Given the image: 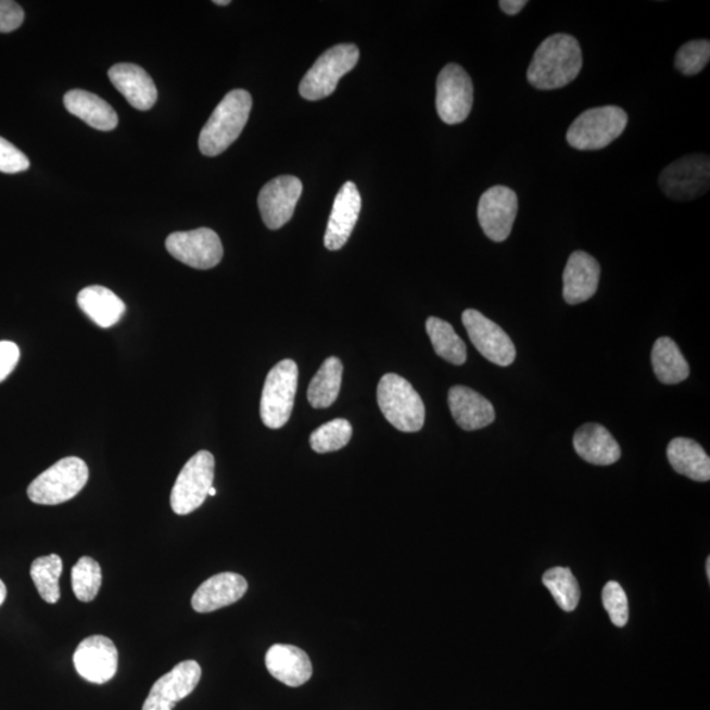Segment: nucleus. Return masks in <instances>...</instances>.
<instances>
[{
    "label": "nucleus",
    "instance_id": "obj_1",
    "mask_svg": "<svg viewBox=\"0 0 710 710\" xmlns=\"http://www.w3.org/2000/svg\"><path fill=\"white\" fill-rule=\"evenodd\" d=\"M582 66L581 43L574 36L557 34L542 41L529 65L527 78L535 89L558 90L574 83Z\"/></svg>",
    "mask_w": 710,
    "mask_h": 710
},
{
    "label": "nucleus",
    "instance_id": "obj_2",
    "mask_svg": "<svg viewBox=\"0 0 710 710\" xmlns=\"http://www.w3.org/2000/svg\"><path fill=\"white\" fill-rule=\"evenodd\" d=\"M252 96L245 90H233L224 97L199 136V149L207 157H216L239 139L252 111Z\"/></svg>",
    "mask_w": 710,
    "mask_h": 710
},
{
    "label": "nucleus",
    "instance_id": "obj_3",
    "mask_svg": "<svg viewBox=\"0 0 710 710\" xmlns=\"http://www.w3.org/2000/svg\"><path fill=\"white\" fill-rule=\"evenodd\" d=\"M378 404L385 420L397 431H421L426 422V406L407 379L396 373H385L378 385Z\"/></svg>",
    "mask_w": 710,
    "mask_h": 710
},
{
    "label": "nucleus",
    "instance_id": "obj_4",
    "mask_svg": "<svg viewBox=\"0 0 710 710\" xmlns=\"http://www.w3.org/2000/svg\"><path fill=\"white\" fill-rule=\"evenodd\" d=\"M627 114L616 105L584 111L567 130L566 139L578 151H600L624 134Z\"/></svg>",
    "mask_w": 710,
    "mask_h": 710
},
{
    "label": "nucleus",
    "instance_id": "obj_5",
    "mask_svg": "<svg viewBox=\"0 0 710 710\" xmlns=\"http://www.w3.org/2000/svg\"><path fill=\"white\" fill-rule=\"evenodd\" d=\"M89 481V467L83 459L67 457L40 473L28 487L30 502L58 506L76 497Z\"/></svg>",
    "mask_w": 710,
    "mask_h": 710
},
{
    "label": "nucleus",
    "instance_id": "obj_6",
    "mask_svg": "<svg viewBox=\"0 0 710 710\" xmlns=\"http://www.w3.org/2000/svg\"><path fill=\"white\" fill-rule=\"evenodd\" d=\"M359 49L354 43H340L317 60L302 79L299 92L305 101H320L332 96L340 79L358 64Z\"/></svg>",
    "mask_w": 710,
    "mask_h": 710
},
{
    "label": "nucleus",
    "instance_id": "obj_7",
    "mask_svg": "<svg viewBox=\"0 0 710 710\" xmlns=\"http://www.w3.org/2000/svg\"><path fill=\"white\" fill-rule=\"evenodd\" d=\"M299 370L292 359H284L267 373L263 397H261V419L270 429H279L289 422L297 390Z\"/></svg>",
    "mask_w": 710,
    "mask_h": 710
},
{
    "label": "nucleus",
    "instance_id": "obj_8",
    "mask_svg": "<svg viewBox=\"0 0 710 710\" xmlns=\"http://www.w3.org/2000/svg\"><path fill=\"white\" fill-rule=\"evenodd\" d=\"M215 458L210 452H199L180 470L174 484L170 504L179 516L190 515L207 499L208 491L214 487Z\"/></svg>",
    "mask_w": 710,
    "mask_h": 710
},
{
    "label": "nucleus",
    "instance_id": "obj_9",
    "mask_svg": "<svg viewBox=\"0 0 710 710\" xmlns=\"http://www.w3.org/2000/svg\"><path fill=\"white\" fill-rule=\"evenodd\" d=\"M660 189L674 201L688 202L709 190L710 160L706 154H688L670 164L659 176Z\"/></svg>",
    "mask_w": 710,
    "mask_h": 710
},
{
    "label": "nucleus",
    "instance_id": "obj_10",
    "mask_svg": "<svg viewBox=\"0 0 710 710\" xmlns=\"http://www.w3.org/2000/svg\"><path fill=\"white\" fill-rule=\"evenodd\" d=\"M473 104L472 80L462 66L448 64L438 78L435 107L442 122L448 126L464 123Z\"/></svg>",
    "mask_w": 710,
    "mask_h": 710
},
{
    "label": "nucleus",
    "instance_id": "obj_11",
    "mask_svg": "<svg viewBox=\"0 0 710 710\" xmlns=\"http://www.w3.org/2000/svg\"><path fill=\"white\" fill-rule=\"evenodd\" d=\"M166 249L174 258L199 270H208L221 263L224 249L220 237L210 228L172 233Z\"/></svg>",
    "mask_w": 710,
    "mask_h": 710
},
{
    "label": "nucleus",
    "instance_id": "obj_12",
    "mask_svg": "<svg viewBox=\"0 0 710 710\" xmlns=\"http://www.w3.org/2000/svg\"><path fill=\"white\" fill-rule=\"evenodd\" d=\"M462 321L473 346L485 359L502 367L514 364L516 359L514 341L496 322L477 309H466Z\"/></svg>",
    "mask_w": 710,
    "mask_h": 710
},
{
    "label": "nucleus",
    "instance_id": "obj_13",
    "mask_svg": "<svg viewBox=\"0 0 710 710\" xmlns=\"http://www.w3.org/2000/svg\"><path fill=\"white\" fill-rule=\"evenodd\" d=\"M517 211L519 199L512 189L506 186L491 187L478 204V220L484 234L495 242L506 241L512 232Z\"/></svg>",
    "mask_w": 710,
    "mask_h": 710
},
{
    "label": "nucleus",
    "instance_id": "obj_14",
    "mask_svg": "<svg viewBox=\"0 0 710 710\" xmlns=\"http://www.w3.org/2000/svg\"><path fill=\"white\" fill-rule=\"evenodd\" d=\"M202 669L195 660H185L153 684L142 710H173L177 702L194 693Z\"/></svg>",
    "mask_w": 710,
    "mask_h": 710
},
{
    "label": "nucleus",
    "instance_id": "obj_15",
    "mask_svg": "<svg viewBox=\"0 0 710 710\" xmlns=\"http://www.w3.org/2000/svg\"><path fill=\"white\" fill-rule=\"evenodd\" d=\"M303 192L302 180L292 176L277 177L264 186L258 195V208L266 227L282 228L294 215Z\"/></svg>",
    "mask_w": 710,
    "mask_h": 710
},
{
    "label": "nucleus",
    "instance_id": "obj_16",
    "mask_svg": "<svg viewBox=\"0 0 710 710\" xmlns=\"http://www.w3.org/2000/svg\"><path fill=\"white\" fill-rule=\"evenodd\" d=\"M73 660L79 676L85 681L104 684L116 675L118 654L110 638L91 635L79 644Z\"/></svg>",
    "mask_w": 710,
    "mask_h": 710
},
{
    "label": "nucleus",
    "instance_id": "obj_17",
    "mask_svg": "<svg viewBox=\"0 0 710 710\" xmlns=\"http://www.w3.org/2000/svg\"><path fill=\"white\" fill-rule=\"evenodd\" d=\"M360 208H363V199L357 186L346 182L334 199L326 237H324V244L329 251H340L346 244L358 221Z\"/></svg>",
    "mask_w": 710,
    "mask_h": 710
},
{
    "label": "nucleus",
    "instance_id": "obj_18",
    "mask_svg": "<svg viewBox=\"0 0 710 710\" xmlns=\"http://www.w3.org/2000/svg\"><path fill=\"white\" fill-rule=\"evenodd\" d=\"M600 274V265L591 254L572 253L563 271L565 301L571 305L589 301L599 289Z\"/></svg>",
    "mask_w": 710,
    "mask_h": 710
},
{
    "label": "nucleus",
    "instance_id": "obj_19",
    "mask_svg": "<svg viewBox=\"0 0 710 710\" xmlns=\"http://www.w3.org/2000/svg\"><path fill=\"white\" fill-rule=\"evenodd\" d=\"M248 582L234 572H221L205 581L192 596L191 606L198 613L215 612L232 606L246 594Z\"/></svg>",
    "mask_w": 710,
    "mask_h": 710
},
{
    "label": "nucleus",
    "instance_id": "obj_20",
    "mask_svg": "<svg viewBox=\"0 0 710 710\" xmlns=\"http://www.w3.org/2000/svg\"><path fill=\"white\" fill-rule=\"evenodd\" d=\"M109 77L112 85L134 109L148 111L157 102V87L152 77L139 65L117 64L110 68Z\"/></svg>",
    "mask_w": 710,
    "mask_h": 710
},
{
    "label": "nucleus",
    "instance_id": "obj_21",
    "mask_svg": "<svg viewBox=\"0 0 710 710\" xmlns=\"http://www.w3.org/2000/svg\"><path fill=\"white\" fill-rule=\"evenodd\" d=\"M447 402L454 420L464 431H478L496 419L491 402L465 385H454L448 391Z\"/></svg>",
    "mask_w": 710,
    "mask_h": 710
},
{
    "label": "nucleus",
    "instance_id": "obj_22",
    "mask_svg": "<svg viewBox=\"0 0 710 710\" xmlns=\"http://www.w3.org/2000/svg\"><path fill=\"white\" fill-rule=\"evenodd\" d=\"M265 662L271 676L289 687H301L313 676V663L307 652L294 645L271 646L266 652Z\"/></svg>",
    "mask_w": 710,
    "mask_h": 710
},
{
    "label": "nucleus",
    "instance_id": "obj_23",
    "mask_svg": "<svg viewBox=\"0 0 710 710\" xmlns=\"http://www.w3.org/2000/svg\"><path fill=\"white\" fill-rule=\"evenodd\" d=\"M578 456L585 462L596 466H609L621 458V447L607 428L600 423H584L574 435Z\"/></svg>",
    "mask_w": 710,
    "mask_h": 710
},
{
    "label": "nucleus",
    "instance_id": "obj_24",
    "mask_svg": "<svg viewBox=\"0 0 710 710\" xmlns=\"http://www.w3.org/2000/svg\"><path fill=\"white\" fill-rule=\"evenodd\" d=\"M65 107L72 115L84 121L87 126L109 132L118 124L114 109L96 93L85 90H72L65 93Z\"/></svg>",
    "mask_w": 710,
    "mask_h": 710
},
{
    "label": "nucleus",
    "instance_id": "obj_25",
    "mask_svg": "<svg viewBox=\"0 0 710 710\" xmlns=\"http://www.w3.org/2000/svg\"><path fill=\"white\" fill-rule=\"evenodd\" d=\"M78 305L101 328L116 326L126 314V304L103 286H90L78 294Z\"/></svg>",
    "mask_w": 710,
    "mask_h": 710
},
{
    "label": "nucleus",
    "instance_id": "obj_26",
    "mask_svg": "<svg viewBox=\"0 0 710 710\" xmlns=\"http://www.w3.org/2000/svg\"><path fill=\"white\" fill-rule=\"evenodd\" d=\"M669 462L677 473L696 482L710 479V459L700 444L690 439L677 438L668 446Z\"/></svg>",
    "mask_w": 710,
    "mask_h": 710
},
{
    "label": "nucleus",
    "instance_id": "obj_27",
    "mask_svg": "<svg viewBox=\"0 0 710 710\" xmlns=\"http://www.w3.org/2000/svg\"><path fill=\"white\" fill-rule=\"evenodd\" d=\"M651 364L659 382L682 383L689 377V366L674 340L660 338L654 344Z\"/></svg>",
    "mask_w": 710,
    "mask_h": 710
},
{
    "label": "nucleus",
    "instance_id": "obj_28",
    "mask_svg": "<svg viewBox=\"0 0 710 710\" xmlns=\"http://www.w3.org/2000/svg\"><path fill=\"white\" fill-rule=\"evenodd\" d=\"M344 366L339 358L330 357L317 371L308 388V402L314 408H328L338 401Z\"/></svg>",
    "mask_w": 710,
    "mask_h": 710
},
{
    "label": "nucleus",
    "instance_id": "obj_29",
    "mask_svg": "<svg viewBox=\"0 0 710 710\" xmlns=\"http://www.w3.org/2000/svg\"><path fill=\"white\" fill-rule=\"evenodd\" d=\"M427 332L439 357L457 366L466 363L467 348L465 342L451 324L439 319V317H429Z\"/></svg>",
    "mask_w": 710,
    "mask_h": 710
},
{
    "label": "nucleus",
    "instance_id": "obj_30",
    "mask_svg": "<svg viewBox=\"0 0 710 710\" xmlns=\"http://www.w3.org/2000/svg\"><path fill=\"white\" fill-rule=\"evenodd\" d=\"M62 574V559L58 554L40 557L30 566V578L43 601L55 604L60 600V578Z\"/></svg>",
    "mask_w": 710,
    "mask_h": 710
},
{
    "label": "nucleus",
    "instance_id": "obj_31",
    "mask_svg": "<svg viewBox=\"0 0 710 710\" xmlns=\"http://www.w3.org/2000/svg\"><path fill=\"white\" fill-rule=\"evenodd\" d=\"M545 587L550 591L554 600L565 612H572L581 601V588L574 574L566 567H554L542 578Z\"/></svg>",
    "mask_w": 710,
    "mask_h": 710
},
{
    "label": "nucleus",
    "instance_id": "obj_32",
    "mask_svg": "<svg viewBox=\"0 0 710 710\" xmlns=\"http://www.w3.org/2000/svg\"><path fill=\"white\" fill-rule=\"evenodd\" d=\"M72 584L74 595L79 601H92L102 587L101 565L90 557L80 558L73 567Z\"/></svg>",
    "mask_w": 710,
    "mask_h": 710
},
{
    "label": "nucleus",
    "instance_id": "obj_33",
    "mask_svg": "<svg viewBox=\"0 0 710 710\" xmlns=\"http://www.w3.org/2000/svg\"><path fill=\"white\" fill-rule=\"evenodd\" d=\"M353 428L344 419H335L324 423L310 434V446L319 454L338 452L351 442Z\"/></svg>",
    "mask_w": 710,
    "mask_h": 710
},
{
    "label": "nucleus",
    "instance_id": "obj_34",
    "mask_svg": "<svg viewBox=\"0 0 710 710\" xmlns=\"http://www.w3.org/2000/svg\"><path fill=\"white\" fill-rule=\"evenodd\" d=\"M710 60V41L693 40L684 43L675 55V66L684 76H696Z\"/></svg>",
    "mask_w": 710,
    "mask_h": 710
},
{
    "label": "nucleus",
    "instance_id": "obj_35",
    "mask_svg": "<svg viewBox=\"0 0 710 710\" xmlns=\"http://www.w3.org/2000/svg\"><path fill=\"white\" fill-rule=\"evenodd\" d=\"M603 606L616 626L624 627L629 620V604L624 588L618 582H609L603 589Z\"/></svg>",
    "mask_w": 710,
    "mask_h": 710
},
{
    "label": "nucleus",
    "instance_id": "obj_36",
    "mask_svg": "<svg viewBox=\"0 0 710 710\" xmlns=\"http://www.w3.org/2000/svg\"><path fill=\"white\" fill-rule=\"evenodd\" d=\"M29 160L26 154L10 141L0 137V173L17 174L29 169Z\"/></svg>",
    "mask_w": 710,
    "mask_h": 710
},
{
    "label": "nucleus",
    "instance_id": "obj_37",
    "mask_svg": "<svg viewBox=\"0 0 710 710\" xmlns=\"http://www.w3.org/2000/svg\"><path fill=\"white\" fill-rule=\"evenodd\" d=\"M24 11L16 2L0 0V34H10L22 26Z\"/></svg>",
    "mask_w": 710,
    "mask_h": 710
},
{
    "label": "nucleus",
    "instance_id": "obj_38",
    "mask_svg": "<svg viewBox=\"0 0 710 710\" xmlns=\"http://www.w3.org/2000/svg\"><path fill=\"white\" fill-rule=\"evenodd\" d=\"M18 359H21V348L15 342L0 341V383L15 370Z\"/></svg>",
    "mask_w": 710,
    "mask_h": 710
},
{
    "label": "nucleus",
    "instance_id": "obj_39",
    "mask_svg": "<svg viewBox=\"0 0 710 710\" xmlns=\"http://www.w3.org/2000/svg\"><path fill=\"white\" fill-rule=\"evenodd\" d=\"M527 4V0H502V2H499L503 12H506L509 16L519 14V12L524 10Z\"/></svg>",
    "mask_w": 710,
    "mask_h": 710
},
{
    "label": "nucleus",
    "instance_id": "obj_40",
    "mask_svg": "<svg viewBox=\"0 0 710 710\" xmlns=\"http://www.w3.org/2000/svg\"><path fill=\"white\" fill-rule=\"evenodd\" d=\"M5 597H8V588H5V584L0 581V606L4 603Z\"/></svg>",
    "mask_w": 710,
    "mask_h": 710
},
{
    "label": "nucleus",
    "instance_id": "obj_41",
    "mask_svg": "<svg viewBox=\"0 0 710 710\" xmlns=\"http://www.w3.org/2000/svg\"><path fill=\"white\" fill-rule=\"evenodd\" d=\"M217 5H228L230 4L229 0H215L214 2Z\"/></svg>",
    "mask_w": 710,
    "mask_h": 710
},
{
    "label": "nucleus",
    "instance_id": "obj_42",
    "mask_svg": "<svg viewBox=\"0 0 710 710\" xmlns=\"http://www.w3.org/2000/svg\"><path fill=\"white\" fill-rule=\"evenodd\" d=\"M707 576L708 581H710V558L707 559Z\"/></svg>",
    "mask_w": 710,
    "mask_h": 710
},
{
    "label": "nucleus",
    "instance_id": "obj_43",
    "mask_svg": "<svg viewBox=\"0 0 710 710\" xmlns=\"http://www.w3.org/2000/svg\"><path fill=\"white\" fill-rule=\"evenodd\" d=\"M216 495V490L214 487H211L208 491V496H215Z\"/></svg>",
    "mask_w": 710,
    "mask_h": 710
}]
</instances>
